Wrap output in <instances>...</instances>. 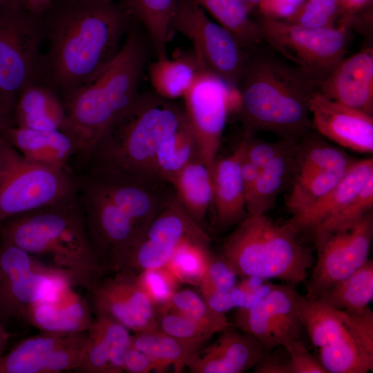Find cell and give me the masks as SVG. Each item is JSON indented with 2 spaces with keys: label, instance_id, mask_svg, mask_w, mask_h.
I'll return each mask as SVG.
<instances>
[{
  "label": "cell",
  "instance_id": "obj_58",
  "mask_svg": "<svg viewBox=\"0 0 373 373\" xmlns=\"http://www.w3.org/2000/svg\"><path fill=\"white\" fill-rule=\"evenodd\" d=\"M251 11L256 8L260 0H240Z\"/></svg>",
  "mask_w": 373,
  "mask_h": 373
},
{
  "label": "cell",
  "instance_id": "obj_34",
  "mask_svg": "<svg viewBox=\"0 0 373 373\" xmlns=\"http://www.w3.org/2000/svg\"><path fill=\"white\" fill-rule=\"evenodd\" d=\"M356 160L319 137L307 136L298 146L295 174L315 171L345 173Z\"/></svg>",
  "mask_w": 373,
  "mask_h": 373
},
{
  "label": "cell",
  "instance_id": "obj_40",
  "mask_svg": "<svg viewBox=\"0 0 373 373\" xmlns=\"http://www.w3.org/2000/svg\"><path fill=\"white\" fill-rule=\"evenodd\" d=\"M233 325L241 332L257 338L265 352L281 345L275 327L262 299L250 307L238 308L234 314Z\"/></svg>",
  "mask_w": 373,
  "mask_h": 373
},
{
  "label": "cell",
  "instance_id": "obj_14",
  "mask_svg": "<svg viewBox=\"0 0 373 373\" xmlns=\"http://www.w3.org/2000/svg\"><path fill=\"white\" fill-rule=\"evenodd\" d=\"M82 207L91 245L108 271H119L144 232L91 182L82 184Z\"/></svg>",
  "mask_w": 373,
  "mask_h": 373
},
{
  "label": "cell",
  "instance_id": "obj_52",
  "mask_svg": "<svg viewBox=\"0 0 373 373\" xmlns=\"http://www.w3.org/2000/svg\"><path fill=\"white\" fill-rule=\"evenodd\" d=\"M245 149L241 159L240 167L246 196V208H247L254 197L259 170L246 157Z\"/></svg>",
  "mask_w": 373,
  "mask_h": 373
},
{
  "label": "cell",
  "instance_id": "obj_30",
  "mask_svg": "<svg viewBox=\"0 0 373 373\" xmlns=\"http://www.w3.org/2000/svg\"><path fill=\"white\" fill-rule=\"evenodd\" d=\"M179 0H126V10L135 17L149 33L158 59L167 58L166 45Z\"/></svg>",
  "mask_w": 373,
  "mask_h": 373
},
{
  "label": "cell",
  "instance_id": "obj_39",
  "mask_svg": "<svg viewBox=\"0 0 373 373\" xmlns=\"http://www.w3.org/2000/svg\"><path fill=\"white\" fill-rule=\"evenodd\" d=\"M372 206L373 177L353 199L311 231L314 238L353 227L372 211Z\"/></svg>",
  "mask_w": 373,
  "mask_h": 373
},
{
  "label": "cell",
  "instance_id": "obj_23",
  "mask_svg": "<svg viewBox=\"0 0 373 373\" xmlns=\"http://www.w3.org/2000/svg\"><path fill=\"white\" fill-rule=\"evenodd\" d=\"M373 177L372 157L356 160L336 185L303 212L287 223L298 233L312 231L353 199Z\"/></svg>",
  "mask_w": 373,
  "mask_h": 373
},
{
  "label": "cell",
  "instance_id": "obj_1",
  "mask_svg": "<svg viewBox=\"0 0 373 373\" xmlns=\"http://www.w3.org/2000/svg\"><path fill=\"white\" fill-rule=\"evenodd\" d=\"M128 12L113 1L63 0L42 15L48 48L41 84L59 97L96 76L117 55Z\"/></svg>",
  "mask_w": 373,
  "mask_h": 373
},
{
  "label": "cell",
  "instance_id": "obj_21",
  "mask_svg": "<svg viewBox=\"0 0 373 373\" xmlns=\"http://www.w3.org/2000/svg\"><path fill=\"white\" fill-rule=\"evenodd\" d=\"M246 146V136L235 151L216 160L211 170L215 227L225 230L243 220L247 214L246 196L240 162Z\"/></svg>",
  "mask_w": 373,
  "mask_h": 373
},
{
  "label": "cell",
  "instance_id": "obj_11",
  "mask_svg": "<svg viewBox=\"0 0 373 373\" xmlns=\"http://www.w3.org/2000/svg\"><path fill=\"white\" fill-rule=\"evenodd\" d=\"M187 37L201 66L236 87L249 56L224 27L210 19L194 0H179L171 32Z\"/></svg>",
  "mask_w": 373,
  "mask_h": 373
},
{
  "label": "cell",
  "instance_id": "obj_49",
  "mask_svg": "<svg viewBox=\"0 0 373 373\" xmlns=\"http://www.w3.org/2000/svg\"><path fill=\"white\" fill-rule=\"evenodd\" d=\"M256 373H291L289 354L283 345L265 352L255 365Z\"/></svg>",
  "mask_w": 373,
  "mask_h": 373
},
{
  "label": "cell",
  "instance_id": "obj_22",
  "mask_svg": "<svg viewBox=\"0 0 373 373\" xmlns=\"http://www.w3.org/2000/svg\"><path fill=\"white\" fill-rule=\"evenodd\" d=\"M1 135L27 160L59 170H66L68 160L79 153L75 137L63 130L39 131L9 124Z\"/></svg>",
  "mask_w": 373,
  "mask_h": 373
},
{
  "label": "cell",
  "instance_id": "obj_53",
  "mask_svg": "<svg viewBox=\"0 0 373 373\" xmlns=\"http://www.w3.org/2000/svg\"><path fill=\"white\" fill-rule=\"evenodd\" d=\"M230 291L209 292L202 294V297L213 309L224 314L234 307Z\"/></svg>",
  "mask_w": 373,
  "mask_h": 373
},
{
  "label": "cell",
  "instance_id": "obj_60",
  "mask_svg": "<svg viewBox=\"0 0 373 373\" xmlns=\"http://www.w3.org/2000/svg\"><path fill=\"white\" fill-rule=\"evenodd\" d=\"M81 1H113V0H81Z\"/></svg>",
  "mask_w": 373,
  "mask_h": 373
},
{
  "label": "cell",
  "instance_id": "obj_56",
  "mask_svg": "<svg viewBox=\"0 0 373 373\" xmlns=\"http://www.w3.org/2000/svg\"><path fill=\"white\" fill-rule=\"evenodd\" d=\"M12 113L1 103L0 100V137L6 126L12 123Z\"/></svg>",
  "mask_w": 373,
  "mask_h": 373
},
{
  "label": "cell",
  "instance_id": "obj_29",
  "mask_svg": "<svg viewBox=\"0 0 373 373\" xmlns=\"http://www.w3.org/2000/svg\"><path fill=\"white\" fill-rule=\"evenodd\" d=\"M194 52L173 59H161L149 66V75L155 93L173 100L184 97L203 70Z\"/></svg>",
  "mask_w": 373,
  "mask_h": 373
},
{
  "label": "cell",
  "instance_id": "obj_4",
  "mask_svg": "<svg viewBox=\"0 0 373 373\" xmlns=\"http://www.w3.org/2000/svg\"><path fill=\"white\" fill-rule=\"evenodd\" d=\"M146 61L137 31L128 30L115 58L96 76L60 96L68 131L79 153L90 156L107 128L134 102Z\"/></svg>",
  "mask_w": 373,
  "mask_h": 373
},
{
  "label": "cell",
  "instance_id": "obj_36",
  "mask_svg": "<svg viewBox=\"0 0 373 373\" xmlns=\"http://www.w3.org/2000/svg\"><path fill=\"white\" fill-rule=\"evenodd\" d=\"M345 174L329 171L295 174L286 202L288 210L293 216L303 212L334 188Z\"/></svg>",
  "mask_w": 373,
  "mask_h": 373
},
{
  "label": "cell",
  "instance_id": "obj_37",
  "mask_svg": "<svg viewBox=\"0 0 373 373\" xmlns=\"http://www.w3.org/2000/svg\"><path fill=\"white\" fill-rule=\"evenodd\" d=\"M211 254L208 245L186 240L177 246L166 266L180 283L199 285Z\"/></svg>",
  "mask_w": 373,
  "mask_h": 373
},
{
  "label": "cell",
  "instance_id": "obj_12",
  "mask_svg": "<svg viewBox=\"0 0 373 373\" xmlns=\"http://www.w3.org/2000/svg\"><path fill=\"white\" fill-rule=\"evenodd\" d=\"M183 98L200 157L211 173L228 114L233 108L240 107L238 89L203 69Z\"/></svg>",
  "mask_w": 373,
  "mask_h": 373
},
{
  "label": "cell",
  "instance_id": "obj_24",
  "mask_svg": "<svg viewBox=\"0 0 373 373\" xmlns=\"http://www.w3.org/2000/svg\"><path fill=\"white\" fill-rule=\"evenodd\" d=\"M11 124L39 131L68 132V119L59 96L50 88L37 84L18 97Z\"/></svg>",
  "mask_w": 373,
  "mask_h": 373
},
{
  "label": "cell",
  "instance_id": "obj_25",
  "mask_svg": "<svg viewBox=\"0 0 373 373\" xmlns=\"http://www.w3.org/2000/svg\"><path fill=\"white\" fill-rule=\"evenodd\" d=\"M169 182L186 213L202 227L212 204L213 188L211 173L200 155L189 162Z\"/></svg>",
  "mask_w": 373,
  "mask_h": 373
},
{
  "label": "cell",
  "instance_id": "obj_44",
  "mask_svg": "<svg viewBox=\"0 0 373 373\" xmlns=\"http://www.w3.org/2000/svg\"><path fill=\"white\" fill-rule=\"evenodd\" d=\"M339 15L338 0H305L285 21L310 28L334 26Z\"/></svg>",
  "mask_w": 373,
  "mask_h": 373
},
{
  "label": "cell",
  "instance_id": "obj_16",
  "mask_svg": "<svg viewBox=\"0 0 373 373\" xmlns=\"http://www.w3.org/2000/svg\"><path fill=\"white\" fill-rule=\"evenodd\" d=\"M88 291L94 314L107 316L134 333L157 329L155 307L138 285L136 273L115 272Z\"/></svg>",
  "mask_w": 373,
  "mask_h": 373
},
{
  "label": "cell",
  "instance_id": "obj_31",
  "mask_svg": "<svg viewBox=\"0 0 373 373\" xmlns=\"http://www.w3.org/2000/svg\"><path fill=\"white\" fill-rule=\"evenodd\" d=\"M373 298V262H366L352 275L323 292L317 300L336 309L358 312Z\"/></svg>",
  "mask_w": 373,
  "mask_h": 373
},
{
  "label": "cell",
  "instance_id": "obj_10",
  "mask_svg": "<svg viewBox=\"0 0 373 373\" xmlns=\"http://www.w3.org/2000/svg\"><path fill=\"white\" fill-rule=\"evenodd\" d=\"M76 286L67 272L15 245H0V321L22 318L26 309L61 286Z\"/></svg>",
  "mask_w": 373,
  "mask_h": 373
},
{
  "label": "cell",
  "instance_id": "obj_2",
  "mask_svg": "<svg viewBox=\"0 0 373 373\" xmlns=\"http://www.w3.org/2000/svg\"><path fill=\"white\" fill-rule=\"evenodd\" d=\"M251 49L236 85L247 131L298 140L313 128L309 102L319 84L272 48Z\"/></svg>",
  "mask_w": 373,
  "mask_h": 373
},
{
  "label": "cell",
  "instance_id": "obj_35",
  "mask_svg": "<svg viewBox=\"0 0 373 373\" xmlns=\"http://www.w3.org/2000/svg\"><path fill=\"white\" fill-rule=\"evenodd\" d=\"M296 291L290 285H273L262 298L281 345L291 338H300L303 327L295 306Z\"/></svg>",
  "mask_w": 373,
  "mask_h": 373
},
{
  "label": "cell",
  "instance_id": "obj_9",
  "mask_svg": "<svg viewBox=\"0 0 373 373\" xmlns=\"http://www.w3.org/2000/svg\"><path fill=\"white\" fill-rule=\"evenodd\" d=\"M352 16L338 26L310 28L263 18L258 23L262 41L318 84L344 59Z\"/></svg>",
  "mask_w": 373,
  "mask_h": 373
},
{
  "label": "cell",
  "instance_id": "obj_26",
  "mask_svg": "<svg viewBox=\"0 0 373 373\" xmlns=\"http://www.w3.org/2000/svg\"><path fill=\"white\" fill-rule=\"evenodd\" d=\"M298 140H291L285 149L261 169L255 194L247 208L248 214H265L276 203L278 195L295 175Z\"/></svg>",
  "mask_w": 373,
  "mask_h": 373
},
{
  "label": "cell",
  "instance_id": "obj_46",
  "mask_svg": "<svg viewBox=\"0 0 373 373\" xmlns=\"http://www.w3.org/2000/svg\"><path fill=\"white\" fill-rule=\"evenodd\" d=\"M237 275L223 256L211 254L207 270L199 285L202 294L213 291H230L237 285Z\"/></svg>",
  "mask_w": 373,
  "mask_h": 373
},
{
  "label": "cell",
  "instance_id": "obj_50",
  "mask_svg": "<svg viewBox=\"0 0 373 373\" xmlns=\"http://www.w3.org/2000/svg\"><path fill=\"white\" fill-rule=\"evenodd\" d=\"M305 0H260L257 8L263 18L285 21Z\"/></svg>",
  "mask_w": 373,
  "mask_h": 373
},
{
  "label": "cell",
  "instance_id": "obj_28",
  "mask_svg": "<svg viewBox=\"0 0 373 373\" xmlns=\"http://www.w3.org/2000/svg\"><path fill=\"white\" fill-rule=\"evenodd\" d=\"M67 335L40 332L21 341L0 356V373H45L53 352Z\"/></svg>",
  "mask_w": 373,
  "mask_h": 373
},
{
  "label": "cell",
  "instance_id": "obj_17",
  "mask_svg": "<svg viewBox=\"0 0 373 373\" xmlns=\"http://www.w3.org/2000/svg\"><path fill=\"white\" fill-rule=\"evenodd\" d=\"M312 126L338 145L361 153L373 152V117L317 91L309 102Z\"/></svg>",
  "mask_w": 373,
  "mask_h": 373
},
{
  "label": "cell",
  "instance_id": "obj_6",
  "mask_svg": "<svg viewBox=\"0 0 373 373\" xmlns=\"http://www.w3.org/2000/svg\"><path fill=\"white\" fill-rule=\"evenodd\" d=\"M298 233L265 214H248L225 239L222 256L237 276L278 279L293 286L306 279L314 264Z\"/></svg>",
  "mask_w": 373,
  "mask_h": 373
},
{
  "label": "cell",
  "instance_id": "obj_27",
  "mask_svg": "<svg viewBox=\"0 0 373 373\" xmlns=\"http://www.w3.org/2000/svg\"><path fill=\"white\" fill-rule=\"evenodd\" d=\"M205 343L180 339L159 329L135 333L131 335V346L151 357L164 372L173 365L174 372L180 373L190 359Z\"/></svg>",
  "mask_w": 373,
  "mask_h": 373
},
{
  "label": "cell",
  "instance_id": "obj_42",
  "mask_svg": "<svg viewBox=\"0 0 373 373\" xmlns=\"http://www.w3.org/2000/svg\"><path fill=\"white\" fill-rule=\"evenodd\" d=\"M136 280L155 309L170 300L180 283L166 265L136 274Z\"/></svg>",
  "mask_w": 373,
  "mask_h": 373
},
{
  "label": "cell",
  "instance_id": "obj_8",
  "mask_svg": "<svg viewBox=\"0 0 373 373\" xmlns=\"http://www.w3.org/2000/svg\"><path fill=\"white\" fill-rule=\"evenodd\" d=\"M43 16L16 4L0 8V100L12 113L27 88L41 84Z\"/></svg>",
  "mask_w": 373,
  "mask_h": 373
},
{
  "label": "cell",
  "instance_id": "obj_48",
  "mask_svg": "<svg viewBox=\"0 0 373 373\" xmlns=\"http://www.w3.org/2000/svg\"><path fill=\"white\" fill-rule=\"evenodd\" d=\"M245 135L247 138L245 155L258 170L281 152L289 140H294L283 139L280 142H270L253 139L250 132L247 131Z\"/></svg>",
  "mask_w": 373,
  "mask_h": 373
},
{
  "label": "cell",
  "instance_id": "obj_41",
  "mask_svg": "<svg viewBox=\"0 0 373 373\" xmlns=\"http://www.w3.org/2000/svg\"><path fill=\"white\" fill-rule=\"evenodd\" d=\"M93 323L100 331L109 351V373L123 372L124 358L131 347L129 329L103 314H95Z\"/></svg>",
  "mask_w": 373,
  "mask_h": 373
},
{
  "label": "cell",
  "instance_id": "obj_32",
  "mask_svg": "<svg viewBox=\"0 0 373 373\" xmlns=\"http://www.w3.org/2000/svg\"><path fill=\"white\" fill-rule=\"evenodd\" d=\"M219 24L231 32L245 48L251 50L262 42L258 24L240 0H194Z\"/></svg>",
  "mask_w": 373,
  "mask_h": 373
},
{
  "label": "cell",
  "instance_id": "obj_38",
  "mask_svg": "<svg viewBox=\"0 0 373 373\" xmlns=\"http://www.w3.org/2000/svg\"><path fill=\"white\" fill-rule=\"evenodd\" d=\"M157 308L177 312L208 327L215 334L233 325L224 314L213 309L202 296L190 289L177 291L165 305Z\"/></svg>",
  "mask_w": 373,
  "mask_h": 373
},
{
  "label": "cell",
  "instance_id": "obj_57",
  "mask_svg": "<svg viewBox=\"0 0 373 373\" xmlns=\"http://www.w3.org/2000/svg\"><path fill=\"white\" fill-rule=\"evenodd\" d=\"M10 338V333L0 321V356L6 352Z\"/></svg>",
  "mask_w": 373,
  "mask_h": 373
},
{
  "label": "cell",
  "instance_id": "obj_3",
  "mask_svg": "<svg viewBox=\"0 0 373 373\" xmlns=\"http://www.w3.org/2000/svg\"><path fill=\"white\" fill-rule=\"evenodd\" d=\"M1 242L19 247L69 274L90 289L108 270L90 241L77 198L12 216L0 224Z\"/></svg>",
  "mask_w": 373,
  "mask_h": 373
},
{
  "label": "cell",
  "instance_id": "obj_51",
  "mask_svg": "<svg viewBox=\"0 0 373 373\" xmlns=\"http://www.w3.org/2000/svg\"><path fill=\"white\" fill-rule=\"evenodd\" d=\"M123 368L129 373L160 372L158 365L151 357L131 346L126 354Z\"/></svg>",
  "mask_w": 373,
  "mask_h": 373
},
{
  "label": "cell",
  "instance_id": "obj_5",
  "mask_svg": "<svg viewBox=\"0 0 373 373\" xmlns=\"http://www.w3.org/2000/svg\"><path fill=\"white\" fill-rule=\"evenodd\" d=\"M186 119L184 106L155 93L139 94L100 137L90 156L92 168L157 179L156 153Z\"/></svg>",
  "mask_w": 373,
  "mask_h": 373
},
{
  "label": "cell",
  "instance_id": "obj_59",
  "mask_svg": "<svg viewBox=\"0 0 373 373\" xmlns=\"http://www.w3.org/2000/svg\"><path fill=\"white\" fill-rule=\"evenodd\" d=\"M16 4L18 3L15 0H0V8Z\"/></svg>",
  "mask_w": 373,
  "mask_h": 373
},
{
  "label": "cell",
  "instance_id": "obj_47",
  "mask_svg": "<svg viewBox=\"0 0 373 373\" xmlns=\"http://www.w3.org/2000/svg\"><path fill=\"white\" fill-rule=\"evenodd\" d=\"M283 345L289 356L291 373H328L319 359L309 353L300 338H291Z\"/></svg>",
  "mask_w": 373,
  "mask_h": 373
},
{
  "label": "cell",
  "instance_id": "obj_45",
  "mask_svg": "<svg viewBox=\"0 0 373 373\" xmlns=\"http://www.w3.org/2000/svg\"><path fill=\"white\" fill-rule=\"evenodd\" d=\"M77 372L109 373V351L103 336L93 323L88 331L82 362Z\"/></svg>",
  "mask_w": 373,
  "mask_h": 373
},
{
  "label": "cell",
  "instance_id": "obj_54",
  "mask_svg": "<svg viewBox=\"0 0 373 373\" xmlns=\"http://www.w3.org/2000/svg\"><path fill=\"white\" fill-rule=\"evenodd\" d=\"M19 6L36 15L42 16L51 6L52 0H15Z\"/></svg>",
  "mask_w": 373,
  "mask_h": 373
},
{
  "label": "cell",
  "instance_id": "obj_55",
  "mask_svg": "<svg viewBox=\"0 0 373 373\" xmlns=\"http://www.w3.org/2000/svg\"><path fill=\"white\" fill-rule=\"evenodd\" d=\"M372 0H338L339 15L350 16L368 5Z\"/></svg>",
  "mask_w": 373,
  "mask_h": 373
},
{
  "label": "cell",
  "instance_id": "obj_20",
  "mask_svg": "<svg viewBox=\"0 0 373 373\" xmlns=\"http://www.w3.org/2000/svg\"><path fill=\"white\" fill-rule=\"evenodd\" d=\"M328 98L372 115L373 48H363L343 59L319 84Z\"/></svg>",
  "mask_w": 373,
  "mask_h": 373
},
{
  "label": "cell",
  "instance_id": "obj_15",
  "mask_svg": "<svg viewBox=\"0 0 373 373\" xmlns=\"http://www.w3.org/2000/svg\"><path fill=\"white\" fill-rule=\"evenodd\" d=\"M116 206L141 231L175 195L167 181L100 168H92L86 177Z\"/></svg>",
  "mask_w": 373,
  "mask_h": 373
},
{
  "label": "cell",
  "instance_id": "obj_18",
  "mask_svg": "<svg viewBox=\"0 0 373 373\" xmlns=\"http://www.w3.org/2000/svg\"><path fill=\"white\" fill-rule=\"evenodd\" d=\"M66 285L30 305L22 318L40 332L68 334L88 332L94 317L89 301Z\"/></svg>",
  "mask_w": 373,
  "mask_h": 373
},
{
  "label": "cell",
  "instance_id": "obj_43",
  "mask_svg": "<svg viewBox=\"0 0 373 373\" xmlns=\"http://www.w3.org/2000/svg\"><path fill=\"white\" fill-rule=\"evenodd\" d=\"M156 324L160 331L180 339L207 343L215 334L208 327L169 309L157 308Z\"/></svg>",
  "mask_w": 373,
  "mask_h": 373
},
{
  "label": "cell",
  "instance_id": "obj_7",
  "mask_svg": "<svg viewBox=\"0 0 373 373\" xmlns=\"http://www.w3.org/2000/svg\"><path fill=\"white\" fill-rule=\"evenodd\" d=\"M77 186L66 170L27 160L0 137V224L22 213L73 200Z\"/></svg>",
  "mask_w": 373,
  "mask_h": 373
},
{
  "label": "cell",
  "instance_id": "obj_13",
  "mask_svg": "<svg viewBox=\"0 0 373 373\" xmlns=\"http://www.w3.org/2000/svg\"><path fill=\"white\" fill-rule=\"evenodd\" d=\"M372 238V211L349 229L314 238L317 258L305 296L317 298L359 269L368 259Z\"/></svg>",
  "mask_w": 373,
  "mask_h": 373
},
{
  "label": "cell",
  "instance_id": "obj_33",
  "mask_svg": "<svg viewBox=\"0 0 373 373\" xmlns=\"http://www.w3.org/2000/svg\"><path fill=\"white\" fill-rule=\"evenodd\" d=\"M200 155L195 139L187 119L160 146L154 160V175L169 179L195 156Z\"/></svg>",
  "mask_w": 373,
  "mask_h": 373
},
{
  "label": "cell",
  "instance_id": "obj_19",
  "mask_svg": "<svg viewBox=\"0 0 373 373\" xmlns=\"http://www.w3.org/2000/svg\"><path fill=\"white\" fill-rule=\"evenodd\" d=\"M265 352L257 338L231 325L213 343L201 348L186 367L192 373H242L255 367Z\"/></svg>",
  "mask_w": 373,
  "mask_h": 373
}]
</instances>
